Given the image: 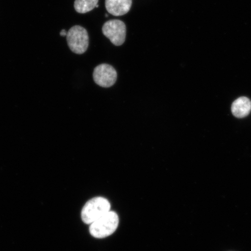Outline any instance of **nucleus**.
I'll list each match as a JSON object with an SVG mask.
<instances>
[{
	"label": "nucleus",
	"instance_id": "obj_5",
	"mask_svg": "<svg viewBox=\"0 0 251 251\" xmlns=\"http://www.w3.org/2000/svg\"><path fill=\"white\" fill-rule=\"evenodd\" d=\"M93 78L99 86L108 88L115 83L117 78V71L111 65L101 64L94 69Z\"/></svg>",
	"mask_w": 251,
	"mask_h": 251
},
{
	"label": "nucleus",
	"instance_id": "obj_2",
	"mask_svg": "<svg viewBox=\"0 0 251 251\" xmlns=\"http://www.w3.org/2000/svg\"><path fill=\"white\" fill-rule=\"evenodd\" d=\"M119 217L117 213L110 211L90 225V233L93 237L103 238L111 235L117 230Z\"/></svg>",
	"mask_w": 251,
	"mask_h": 251
},
{
	"label": "nucleus",
	"instance_id": "obj_10",
	"mask_svg": "<svg viewBox=\"0 0 251 251\" xmlns=\"http://www.w3.org/2000/svg\"><path fill=\"white\" fill-rule=\"evenodd\" d=\"M105 17H108V15L107 14H106V15H105Z\"/></svg>",
	"mask_w": 251,
	"mask_h": 251
},
{
	"label": "nucleus",
	"instance_id": "obj_4",
	"mask_svg": "<svg viewBox=\"0 0 251 251\" xmlns=\"http://www.w3.org/2000/svg\"><path fill=\"white\" fill-rule=\"evenodd\" d=\"M102 33L115 46H120L125 42L126 27L124 22L118 20H109L103 24Z\"/></svg>",
	"mask_w": 251,
	"mask_h": 251
},
{
	"label": "nucleus",
	"instance_id": "obj_3",
	"mask_svg": "<svg viewBox=\"0 0 251 251\" xmlns=\"http://www.w3.org/2000/svg\"><path fill=\"white\" fill-rule=\"evenodd\" d=\"M67 39L69 47L75 54H83L89 47V34L86 29L80 26L71 27L67 32Z\"/></svg>",
	"mask_w": 251,
	"mask_h": 251
},
{
	"label": "nucleus",
	"instance_id": "obj_6",
	"mask_svg": "<svg viewBox=\"0 0 251 251\" xmlns=\"http://www.w3.org/2000/svg\"><path fill=\"white\" fill-rule=\"evenodd\" d=\"M132 0H105V7L109 14L114 16L126 14L131 7Z\"/></svg>",
	"mask_w": 251,
	"mask_h": 251
},
{
	"label": "nucleus",
	"instance_id": "obj_9",
	"mask_svg": "<svg viewBox=\"0 0 251 251\" xmlns=\"http://www.w3.org/2000/svg\"><path fill=\"white\" fill-rule=\"evenodd\" d=\"M60 35L62 36H67V31L65 30H62L60 32Z\"/></svg>",
	"mask_w": 251,
	"mask_h": 251
},
{
	"label": "nucleus",
	"instance_id": "obj_8",
	"mask_svg": "<svg viewBox=\"0 0 251 251\" xmlns=\"http://www.w3.org/2000/svg\"><path fill=\"white\" fill-rule=\"evenodd\" d=\"M99 0H75L74 7L78 13L86 14L95 8Z\"/></svg>",
	"mask_w": 251,
	"mask_h": 251
},
{
	"label": "nucleus",
	"instance_id": "obj_7",
	"mask_svg": "<svg viewBox=\"0 0 251 251\" xmlns=\"http://www.w3.org/2000/svg\"><path fill=\"white\" fill-rule=\"evenodd\" d=\"M251 111V102L247 97H240L233 103L231 111L234 117L243 118L247 117Z\"/></svg>",
	"mask_w": 251,
	"mask_h": 251
},
{
	"label": "nucleus",
	"instance_id": "obj_1",
	"mask_svg": "<svg viewBox=\"0 0 251 251\" xmlns=\"http://www.w3.org/2000/svg\"><path fill=\"white\" fill-rule=\"evenodd\" d=\"M111 204L101 197L94 198L87 201L81 211V219L86 224L91 225L110 211Z\"/></svg>",
	"mask_w": 251,
	"mask_h": 251
}]
</instances>
